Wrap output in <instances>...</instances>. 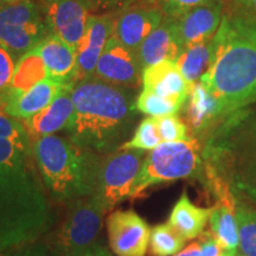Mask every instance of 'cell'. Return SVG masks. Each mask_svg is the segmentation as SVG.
Wrapping results in <instances>:
<instances>
[{
    "mask_svg": "<svg viewBox=\"0 0 256 256\" xmlns=\"http://www.w3.org/2000/svg\"><path fill=\"white\" fill-rule=\"evenodd\" d=\"M34 151L0 139V255L40 241L57 223Z\"/></svg>",
    "mask_w": 256,
    "mask_h": 256,
    "instance_id": "obj_1",
    "label": "cell"
},
{
    "mask_svg": "<svg viewBox=\"0 0 256 256\" xmlns=\"http://www.w3.org/2000/svg\"><path fill=\"white\" fill-rule=\"evenodd\" d=\"M200 81L218 101L220 114L256 102V14L223 16L212 60Z\"/></svg>",
    "mask_w": 256,
    "mask_h": 256,
    "instance_id": "obj_2",
    "label": "cell"
},
{
    "mask_svg": "<svg viewBox=\"0 0 256 256\" xmlns=\"http://www.w3.org/2000/svg\"><path fill=\"white\" fill-rule=\"evenodd\" d=\"M72 98L74 113L66 127L70 142L100 153L119 151L136 119L132 92L92 76L75 82Z\"/></svg>",
    "mask_w": 256,
    "mask_h": 256,
    "instance_id": "obj_3",
    "label": "cell"
},
{
    "mask_svg": "<svg viewBox=\"0 0 256 256\" xmlns=\"http://www.w3.org/2000/svg\"><path fill=\"white\" fill-rule=\"evenodd\" d=\"M32 151L51 200L68 204L95 194L101 159L90 150L52 134L32 142Z\"/></svg>",
    "mask_w": 256,
    "mask_h": 256,
    "instance_id": "obj_4",
    "label": "cell"
},
{
    "mask_svg": "<svg viewBox=\"0 0 256 256\" xmlns=\"http://www.w3.org/2000/svg\"><path fill=\"white\" fill-rule=\"evenodd\" d=\"M200 166V144L196 139L162 142L146 154L132 198L139 197L154 185L194 177Z\"/></svg>",
    "mask_w": 256,
    "mask_h": 256,
    "instance_id": "obj_5",
    "label": "cell"
},
{
    "mask_svg": "<svg viewBox=\"0 0 256 256\" xmlns=\"http://www.w3.org/2000/svg\"><path fill=\"white\" fill-rule=\"evenodd\" d=\"M68 206L66 220L52 236L54 252L66 256L98 242L107 209L96 194L75 200Z\"/></svg>",
    "mask_w": 256,
    "mask_h": 256,
    "instance_id": "obj_6",
    "label": "cell"
},
{
    "mask_svg": "<svg viewBox=\"0 0 256 256\" xmlns=\"http://www.w3.org/2000/svg\"><path fill=\"white\" fill-rule=\"evenodd\" d=\"M40 12L31 0L0 4V46L16 60L36 49L49 34Z\"/></svg>",
    "mask_w": 256,
    "mask_h": 256,
    "instance_id": "obj_7",
    "label": "cell"
},
{
    "mask_svg": "<svg viewBox=\"0 0 256 256\" xmlns=\"http://www.w3.org/2000/svg\"><path fill=\"white\" fill-rule=\"evenodd\" d=\"M146 151L119 150L101 160L95 194L106 209L132 198L133 188L142 171Z\"/></svg>",
    "mask_w": 256,
    "mask_h": 256,
    "instance_id": "obj_8",
    "label": "cell"
},
{
    "mask_svg": "<svg viewBox=\"0 0 256 256\" xmlns=\"http://www.w3.org/2000/svg\"><path fill=\"white\" fill-rule=\"evenodd\" d=\"M108 240L116 256H146L151 229L133 210H116L107 218Z\"/></svg>",
    "mask_w": 256,
    "mask_h": 256,
    "instance_id": "obj_9",
    "label": "cell"
},
{
    "mask_svg": "<svg viewBox=\"0 0 256 256\" xmlns=\"http://www.w3.org/2000/svg\"><path fill=\"white\" fill-rule=\"evenodd\" d=\"M138 55L110 37L98 60L94 78L124 88H136L142 78Z\"/></svg>",
    "mask_w": 256,
    "mask_h": 256,
    "instance_id": "obj_10",
    "label": "cell"
},
{
    "mask_svg": "<svg viewBox=\"0 0 256 256\" xmlns=\"http://www.w3.org/2000/svg\"><path fill=\"white\" fill-rule=\"evenodd\" d=\"M42 2L49 32L58 36L72 49H78L89 18L84 0H42Z\"/></svg>",
    "mask_w": 256,
    "mask_h": 256,
    "instance_id": "obj_11",
    "label": "cell"
},
{
    "mask_svg": "<svg viewBox=\"0 0 256 256\" xmlns=\"http://www.w3.org/2000/svg\"><path fill=\"white\" fill-rule=\"evenodd\" d=\"M113 31L114 20L110 16H89L86 31L76 49L78 80L94 75L96 64L113 36Z\"/></svg>",
    "mask_w": 256,
    "mask_h": 256,
    "instance_id": "obj_12",
    "label": "cell"
},
{
    "mask_svg": "<svg viewBox=\"0 0 256 256\" xmlns=\"http://www.w3.org/2000/svg\"><path fill=\"white\" fill-rule=\"evenodd\" d=\"M162 16L154 8H130L114 20L113 36L124 46L138 54V50L156 28Z\"/></svg>",
    "mask_w": 256,
    "mask_h": 256,
    "instance_id": "obj_13",
    "label": "cell"
},
{
    "mask_svg": "<svg viewBox=\"0 0 256 256\" xmlns=\"http://www.w3.org/2000/svg\"><path fill=\"white\" fill-rule=\"evenodd\" d=\"M75 82L68 83L58 96L51 104L40 110L23 120L31 142L40 136H52L60 130H66L74 113L72 90Z\"/></svg>",
    "mask_w": 256,
    "mask_h": 256,
    "instance_id": "obj_14",
    "label": "cell"
},
{
    "mask_svg": "<svg viewBox=\"0 0 256 256\" xmlns=\"http://www.w3.org/2000/svg\"><path fill=\"white\" fill-rule=\"evenodd\" d=\"M142 86L162 98L174 100L184 104L190 95L192 86L188 83L176 62L162 60L142 70Z\"/></svg>",
    "mask_w": 256,
    "mask_h": 256,
    "instance_id": "obj_15",
    "label": "cell"
},
{
    "mask_svg": "<svg viewBox=\"0 0 256 256\" xmlns=\"http://www.w3.org/2000/svg\"><path fill=\"white\" fill-rule=\"evenodd\" d=\"M222 2L194 8L174 19L176 31L183 48L216 34L222 23Z\"/></svg>",
    "mask_w": 256,
    "mask_h": 256,
    "instance_id": "obj_16",
    "label": "cell"
},
{
    "mask_svg": "<svg viewBox=\"0 0 256 256\" xmlns=\"http://www.w3.org/2000/svg\"><path fill=\"white\" fill-rule=\"evenodd\" d=\"M46 64L48 78L63 83L78 80V54L68 43L55 34L48 36L36 48Z\"/></svg>",
    "mask_w": 256,
    "mask_h": 256,
    "instance_id": "obj_17",
    "label": "cell"
},
{
    "mask_svg": "<svg viewBox=\"0 0 256 256\" xmlns=\"http://www.w3.org/2000/svg\"><path fill=\"white\" fill-rule=\"evenodd\" d=\"M183 49L176 31L174 19L170 18L162 22V24L144 40L136 55L140 66L144 70L162 60L176 62Z\"/></svg>",
    "mask_w": 256,
    "mask_h": 256,
    "instance_id": "obj_18",
    "label": "cell"
},
{
    "mask_svg": "<svg viewBox=\"0 0 256 256\" xmlns=\"http://www.w3.org/2000/svg\"><path fill=\"white\" fill-rule=\"evenodd\" d=\"M68 83L46 78L24 94L10 98L2 107V112L18 120H25L46 108L58 96Z\"/></svg>",
    "mask_w": 256,
    "mask_h": 256,
    "instance_id": "obj_19",
    "label": "cell"
},
{
    "mask_svg": "<svg viewBox=\"0 0 256 256\" xmlns=\"http://www.w3.org/2000/svg\"><path fill=\"white\" fill-rule=\"evenodd\" d=\"M210 215L211 209L194 206L184 191L171 211L168 223L188 241L203 234Z\"/></svg>",
    "mask_w": 256,
    "mask_h": 256,
    "instance_id": "obj_20",
    "label": "cell"
},
{
    "mask_svg": "<svg viewBox=\"0 0 256 256\" xmlns=\"http://www.w3.org/2000/svg\"><path fill=\"white\" fill-rule=\"evenodd\" d=\"M46 78H48L46 64L38 51L34 49L30 52L25 54L16 63L14 78H12L8 90L6 92L4 100L0 106V110L10 98L24 94Z\"/></svg>",
    "mask_w": 256,
    "mask_h": 256,
    "instance_id": "obj_21",
    "label": "cell"
},
{
    "mask_svg": "<svg viewBox=\"0 0 256 256\" xmlns=\"http://www.w3.org/2000/svg\"><path fill=\"white\" fill-rule=\"evenodd\" d=\"M214 37L185 46L176 60L182 75L191 86L200 81L209 69L214 57Z\"/></svg>",
    "mask_w": 256,
    "mask_h": 256,
    "instance_id": "obj_22",
    "label": "cell"
},
{
    "mask_svg": "<svg viewBox=\"0 0 256 256\" xmlns=\"http://www.w3.org/2000/svg\"><path fill=\"white\" fill-rule=\"evenodd\" d=\"M209 220L211 232L223 250L235 256L238 249V226L232 206L226 202L212 208Z\"/></svg>",
    "mask_w": 256,
    "mask_h": 256,
    "instance_id": "obj_23",
    "label": "cell"
},
{
    "mask_svg": "<svg viewBox=\"0 0 256 256\" xmlns=\"http://www.w3.org/2000/svg\"><path fill=\"white\" fill-rule=\"evenodd\" d=\"M188 98V119L194 130H200L212 118L220 114L218 101L200 81L192 86Z\"/></svg>",
    "mask_w": 256,
    "mask_h": 256,
    "instance_id": "obj_24",
    "label": "cell"
},
{
    "mask_svg": "<svg viewBox=\"0 0 256 256\" xmlns=\"http://www.w3.org/2000/svg\"><path fill=\"white\" fill-rule=\"evenodd\" d=\"M185 240L170 223L156 226L151 230L150 247L154 256H172L183 250Z\"/></svg>",
    "mask_w": 256,
    "mask_h": 256,
    "instance_id": "obj_25",
    "label": "cell"
},
{
    "mask_svg": "<svg viewBox=\"0 0 256 256\" xmlns=\"http://www.w3.org/2000/svg\"><path fill=\"white\" fill-rule=\"evenodd\" d=\"M238 226V249L242 256H256V209L240 203L235 209Z\"/></svg>",
    "mask_w": 256,
    "mask_h": 256,
    "instance_id": "obj_26",
    "label": "cell"
},
{
    "mask_svg": "<svg viewBox=\"0 0 256 256\" xmlns=\"http://www.w3.org/2000/svg\"><path fill=\"white\" fill-rule=\"evenodd\" d=\"M182 106L183 104L177 101L162 98V96L152 92L145 90V89H142V92H140L136 101V110L153 118L177 114Z\"/></svg>",
    "mask_w": 256,
    "mask_h": 256,
    "instance_id": "obj_27",
    "label": "cell"
},
{
    "mask_svg": "<svg viewBox=\"0 0 256 256\" xmlns=\"http://www.w3.org/2000/svg\"><path fill=\"white\" fill-rule=\"evenodd\" d=\"M156 127V118L150 116L144 119L136 127L134 136L120 147L119 150H142V151H152L162 144Z\"/></svg>",
    "mask_w": 256,
    "mask_h": 256,
    "instance_id": "obj_28",
    "label": "cell"
},
{
    "mask_svg": "<svg viewBox=\"0 0 256 256\" xmlns=\"http://www.w3.org/2000/svg\"><path fill=\"white\" fill-rule=\"evenodd\" d=\"M0 139L20 146L22 148L32 151V142L28 136L23 120L14 119L0 110Z\"/></svg>",
    "mask_w": 256,
    "mask_h": 256,
    "instance_id": "obj_29",
    "label": "cell"
},
{
    "mask_svg": "<svg viewBox=\"0 0 256 256\" xmlns=\"http://www.w3.org/2000/svg\"><path fill=\"white\" fill-rule=\"evenodd\" d=\"M156 127L162 142H174L188 139V127L177 115L156 118Z\"/></svg>",
    "mask_w": 256,
    "mask_h": 256,
    "instance_id": "obj_30",
    "label": "cell"
},
{
    "mask_svg": "<svg viewBox=\"0 0 256 256\" xmlns=\"http://www.w3.org/2000/svg\"><path fill=\"white\" fill-rule=\"evenodd\" d=\"M220 2L222 0H160V4L165 14L172 19H177L191 10Z\"/></svg>",
    "mask_w": 256,
    "mask_h": 256,
    "instance_id": "obj_31",
    "label": "cell"
},
{
    "mask_svg": "<svg viewBox=\"0 0 256 256\" xmlns=\"http://www.w3.org/2000/svg\"><path fill=\"white\" fill-rule=\"evenodd\" d=\"M16 63L17 60L12 54L0 46V106L12 82Z\"/></svg>",
    "mask_w": 256,
    "mask_h": 256,
    "instance_id": "obj_32",
    "label": "cell"
},
{
    "mask_svg": "<svg viewBox=\"0 0 256 256\" xmlns=\"http://www.w3.org/2000/svg\"><path fill=\"white\" fill-rule=\"evenodd\" d=\"M0 256H57L52 247L44 241H36L28 244L10 249Z\"/></svg>",
    "mask_w": 256,
    "mask_h": 256,
    "instance_id": "obj_33",
    "label": "cell"
},
{
    "mask_svg": "<svg viewBox=\"0 0 256 256\" xmlns=\"http://www.w3.org/2000/svg\"><path fill=\"white\" fill-rule=\"evenodd\" d=\"M200 243V250L198 256H220L222 254L223 249L211 232H204L202 235Z\"/></svg>",
    "mask_w": 256,
    "mask_h": 256,
    "instance_id": "obj_34",
    "label": "cell"
},
{
    "mask_svg": "<svg viewBox=\"0 0 256 256\" xmlns=\"http://www.w3.org/2000/svg\"><path fill=\"white\" fill-rule=\"evenodd\" d=\"M66 256H113V254L110 252V249L104 247V243L98 241L87 248H83L81 250L72 252V254Z\"/></svg>",
    "mask_w": 256,
    "mask_h": 256,
    "instance_id": "obj_35",
    "label": "cell"
},
{
    "mask_svg": "<svg viewBox=\"0 0 256 256\" xmlns=\"http://www.w3.org/2000/svg\"><path fill=\"white\" fill-rule=\"evenodd\" d=\"M235 2L243 11L252 14H256V0H235Z\"/></svg>",
    "mask_w": 256,
    "mask_h": 256,
    "instance_id": "obj_36",
    "label": "cell"
},
{
    "mask_svg": "<svg viewBox=\"0 0 256 256\" xmlns=\"http://www.w3.org/2000/svg\"><path fill=\"white\" fill-rule=\"evenodd\" d=\"M200 250V243L196 242V243H192V244L183 249V250H180L174 256H198Z\"/></svg>",
    "mask_w": 256,
    "mask_h": 256,
    "instance_id": "obj_37",
    "label": "cell"
},
{
    "mask_svg": "<svg viewBox=\"0 0 256 256\" xmlns=\"http://www.w3.org/2000/svg\"><path fill=\"white\" fill-rule=\"evenodd\" d=\"M16 2H19V0H0V4H11Z\"/></svg>",
    "mask_w": 256,
    "mask_h": 256,
    "instance_id": "obj_38",
    "label": "cell"
},
{
    "mask_svg": "<svg viewBox=\"0 0 256 256\" xmlns=\"http://www.w3.org/2000/svg\"><path fill=\"white\" fill-rule=\"evenodd\" d=\"M220 256H232V255H230L229 252H224V250H223V252H222V254H220ZM235 256H236V255H235Z\"/></svg>",
    "mask_w": 256,
    "mask_h": 256,
    "instance_id": "obj_39",
    "label": "cell"
},
{
    "mask_svg": "<svg viewBox=\"0 0 256 256\" xmlns=\"http://www.w3.org/2000/svg\"><path fill=\"white\" fill-rule=\"evenodd\" d=\"M236 256H238V255H236Z\"/></svg>",
    "mask_w": 256,
    "mask_h": 256,
    "instance_id": "obj_40",
    "label": "cell"
}]
</instances>
